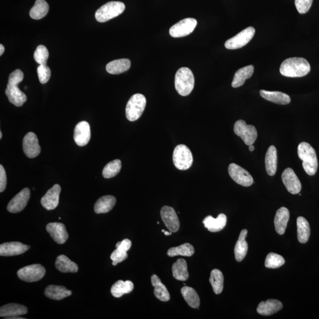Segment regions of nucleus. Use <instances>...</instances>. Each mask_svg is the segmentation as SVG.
<instances>
[{
  "label": "nucleus",
  "mask_w": 319,
  "mask_h": 319,
  "mask_svg": "<svg viewBox=\"0 0 319 319\" xmlns=\"http://www.w3.org/2000/svg\"><path fill=\"white\" fill-rule=\"evenodd\" d=\"M23 78V72L20 69H16L9 76L7 89L5 90V94L9 101L18 107H22L27 101V96L18 87V85L22 82Z\"/></svg>",
  "instance_id": "1"
},
{
  "label": "nucleus",
  "mask_w": 319,
  "mask_h": 319,
  "mask_svg": "<svg viewBox=\"0 0 319 319\" xmlns=\"http://www.w3.org/2000/svg\"><path fill=\"white\" fill-rule=\"evenodd\" d=\"M311 65L302 58H291L282 63L279 72L284 77L299 78L306 76L311 71Z\"/></svg>",
  "instance_id": "2"
},
{
  "label": "nucleus",
  "mask_w": 319,
  "mask_h": 319,
  "mask_svg": "<svg viewBox=\"0 0 319 319\" xmlns=\"http://www.w3.org/2000/svg\"><path fill=\"white\" fill-rule=\"evenodd\" d=\"M298 155L303 161V167L309 176H314L317 172L318 161L317 153L311 144L301 143L297 149Z\"/></svg>",
  "instance_id": "3"
},
{
  "label": "nucleus",
  "mask_w": 319,
  "mask_h": 319,
  "mask_svg": "<svg viewBox=\"0 0 319 319\" xmlns=\"http://www.w3.org/2000/svg\"><path fill=\"white\" fill-rule=\"evenodd\" d=\"M178 94L186 96L191 94L195 86V77L190 69L182 68L177 71L174 80Z\"/></svg>",
  "instance_id": "4"
},
{
  "label": "nucleus",
  "mask_w": 319,
  "mask_h": 319,
  "mask_svg": "<svg viewBox=\"0 0 319 319\" xmlns=\"http://www.w3.org/2000/svg\"><path fill=\"white\" fill-rule=\"evenodd\" d=\"M124 3L120 1H110L101 6L95 13V19L99 23L108 22L121 14L125 10Z\"/></svg>",
  "instance_id": "5"
},
{
  "label": "nucleus",
  "mask_w": 319,
  "mask_h": 319,
  "mask_svg": "<svg viewBox=\"0 0 319 319\" xmlns=\"http://www.w3.org/2000/svg\"><path fill=\"white\" fill-rule=\"evenodd\" d=\"M145 96L141 94L132 95L127 102L125 108L126 117L129 121H135L139 119L146 106Z\"/></svg>",
  "instance_id": "6"
},
{
  "label": "nucleus",
  "mask_w": 319,
  "mask_h": 319,
  "mask_svg": "<svg viewBox=\"0 0 319 319\" xmlns=\"http://www.w3.org/2000/svg\"><path fill=\"white\" fill-rule=\"evenodd\" d=\"M173 161L177 169L180 170L189 169L192 166L194 161L191 150L184 144L177 146L174 150Z\"/></svg>",
  "instance_id": "7"
},
{
  "label": "nucleus",
  "mask_w": 319,
  "mask_h": 319,
  "mask_svg": "<svg viewBox=\"0 0 319 319\" xmlns=\"http://www.w3.org/2000/svg\"><path fill=\"white\" fill-rule=\"evenodd\" d=\"M234 131L248 146L252 145L257 140V129L253 125L246 124L243 120H240L235 123Z\"/></svg>",
  "instance_id": "8"
},
{
  "label": "nucleus",
  "mask_w": 319,
  "mask_h": 319,
  "mask_svg": "<svg viewBox=\"0 0 319 319\" xmlns=\"http://www.w3.org/2000/svg\"><path fill=\"white\" fill-rule=\"evenodd\" d=\"M46 274V270L40 264H33L20 269L17 276L20 279L32 282L40 280Z\"/></svg>",
  "instance_id": "9"
},
{
  "label": "nucleus",
  "mask_w": 319,
  "mask_h": 319,
  "mask_svg": "<svg viewBox=\"0 0 319 319\" xmlns=\"http://www.w3.org/2000/svg\"><path fill=\"white\" fill-rule=\"evenodd\" d=\"M255 33V29L252 27H248L233 38L229 39L225 42V46L227 49L230 50L239 49L245 46L251 40Z\"/></svg>",
  "instance_id": "10"
},
{
  "label": "nucleus",
  "mask_w": 319,
  "mask_h": 319,
  "mask_svg": "<svg viewBox=\"0 0 319 319\" xmlns=\"http://www.w3.org/2000/svg\"><path fill=\"white\" fill-rule=\"evenodd\" d=\"M228 173L237 184L245 187L251 186L254 182L250 173L237 164L231 163L229 165Z\"/></svg>",
  "instance_id": "11"
},
{
  "label": "nucleus",
  "mask_w": 319,
  "mask_h": 319,
  "mask_svg": "<svg viewBox=\"0 0 319 319\" xmlns=\"http://www.w3.org/2000/svg\"><path fill=\"white\" fill-rule=\"evenodd\" d=\"M197 24V20L194 18H186L171 27L170 35L175 38L185 37L194 32Z\"/></svg>",
  "instance_id": "12"
},
{
  "label": "nucleus",
  "mask_w": 319,
  "mask_h": 319,
  "mask_svg": "<svg viewBox=\"0 0 319 319\" xmlns=\"http://www.w3.org/2000/svg\"><path fill=\"white\" fill-rule=\"evenodd\" d=\"M31 198V191L25 188L12 199L9 202L7 209L8 212L13 213H19L25 208Z\"/></svg>",
  "instance_id": "13"
},
{
  "label": "nucleus",
  "mask_w": 319,
  "mask_h": 319,
  "mask_svg": "<svg viewBox=\"0 0 319 319\" xmlns=\"http://www.w3.org/2000/svg\"><path fill=\"white\" fill-rule=\"evenodd\" d=\"M23 149L27 157L35 158L40 154L41 148L37 136L32 132H28L23 141Z\"/></svg>",
  "instance_id": "14"
},
{
  "label": "nucleus",
  "mask_w": 319,
  "mask_h": 319,
  "mask_svg": "<svg viewBox=\"0 0 319 319\" xmlns=\"http://www.w3.org/2000/svg\"><path fill=\"white\" fill-rule=\"evenodd\" d=\"M281 178L285 188L290 194H299L302 190V184L292 168H287L285 169L282 173Z\"/></svg>",
  "instance_id": "15"
},
{
  "label": "nucleus",
  "mask_w": 319,
  "mask_h": 319,
  "mask_svg": "<svg viewBox=\"0 0 319 319\" xmlns=\"http://www.w3.org/2000/svg\"><path fill=\"white\" fill-rule=\"evenodd\" d=\"M162 221L168 230L172 233H176L179 230L180 222L177 213L173 207L164 206L160 211Z\"/></svg>",
  "instance_id": "16"
},
{
  "label": "nucleus",
  "mask_w": 319,
  "mask_h": 319,
  "mask_svg": "<svg viewBox=\"0 0 319 319\" xmlns=\"http://www.w3.org/2000/svg\"><path fill=\"white\" fill-rule=\"evenodd\" d=\"M74 140L79 146H85L91 139V128L89 123L86 121H81L75 128Z\"/></svg>",
  "instance_id": "17"
},
{
  "label": "nucleus",
  "mask_w": 319,
  "mask_h": 319,
  "mask_svg": "<svg viewBox=\"0 0 319 319\" xmlns=\"http://www.w3.org/2000/svg\"><path fill=\"white\" fill-rule=\"evenodd\" d=\"M61 192V188L59 185L56 184L50 188L41 199V204L44 208L48 210L56 208L59 204Z\"/></svg>",
  "instance_id": "18"
},
{
  "label": "nucleus",
  "mask_w": 319,
  "mask_h": 319,
  "mask_svg": "<svg viewBox=\"0 0 319 319\" xmlns=\"http://www.w3.org/2000/svg\"><path fill=\"white\" fill-rule=\"evenodd\" d=\"M46 231L59 244H64L68 239V234L64 224L53 222L46 226Z\"/></svg>",
  "instance_id": "19"
},
{
  "label": "nucleus",
  "mask_w": 319,
  "mask_h": 319,
  "mask_svg": "<svg viewBox=\"0 0 319 319\" xmlns=\"http://www.w3.org/2000/svg\"><path fill=\"white\" fill-rule=\"evenodd\" d=\"M31 246L19 242H11L2 243L0 245V255L12 257L25 253Z\"/></svg>",
  "instance_id": "20"
},
{
  "label": "nucleus",
  "mask_w": 319,
  "mask_h": 319,
  "mask_svg": "<svg viewBox=\"0 0 319 319\" xmlns=\"http://www.w3.org/2000/svg\"><path fill=\"white\" fill-rule=\"evenodd\" d=\"M28 310L25 306L16 303L8 304L0 308V316L5 319L20 317L28 314Z\"/></svg>",
  "instance_id": "21"
},
{
  "label": "nucleus",
  "mask_w": 319,
  "mask_h": 319,
  "mask_svg": "<svg viewBox=\"0 0 319 319\" xmlns=\"http://www.w3.org/2000/svg\"><path fill=\"white\" fill-rule=\"evenodd\" d=\"M282 304L278 300L269 299L259 304L257 311L263 316H271L276 314L282 309Z\"/></svg>",
  "instance_id": "22"
},
{
  "label": "nucleus",
  "mask_w": 319,
  "mask_h": 319,
  "mask_svg": "<svg viewBox=\"0 0 319 319\" xmlns=\"http://www.w3.org/2000/svg\"><path fill=\"white\" fill-rule=\"evenodd\" d=\"M227 216L223 213L219 214L217 218L215 219L212 216H207L203 219V224L204 227L212 233L220 231L224 228L227 224Z\"/></svg>",
  "instance_id": "23"
},
{
  "label": "nucleus",
  "mask_w": 319,
  "mask_h": 319,
  "mask_svg": "<svg viewBox=\"0 0 319 319\" xmlns=\"http://www.w3.org/2000/svg\"><path fill=\"white\" fill-rule=\"evenodd\" d=\"M289 218H290V212L286 207H281L277 211L275 218V225L276 231L279 235H283L285 233Z\"/></svg>",
  "instance_id": "24"
},
{
  "label": "nucleus",
  "mask_w": 319,
  "mask_h": 319,
  "mask_svg": "<svg viewBox=\"0 0 319 319\" xmlns=\"http://www.w3.org/2000/svg\"><path fill=\"white\" fill-rule=\"evenodd\" d=\"M248 231L243 230L240 232L239 240L235 246V257L238 262H241L247 254L248 245L246 241V237L247 236Z\"/></svg>",
  "instance_id": "25"
},
{
  "label": "nucleus",
  "mask_w": 319,
  "mask_h": 319,
  "mask_svg": "<svg viewBox=\"0 0 319 319\" xmlns=\"http://www.w3.org/2000/svg\"><path fill=\"white\" fill-rule=\"evenodd\" d=\"M266 171L269 176H275L278 169V152L275 146H271L268 149L265 159Z\"/></svg>",
  "instance_id": "26"
},
{
  "label": "nucleus",
  "mask_w": 319,
  "mask_h": 319,
  "mask_svg": "<svg viewBox=\"0 0 319 319\" xmlns=\"http://www.w3.org/2000/svg\"><path fill=\"white\" fill-rule=\"evenodd\" d=\"M116 199L113 196H104L96 201L94 211L97 214L110 212L116 204Z\"/></svg>",
  "instance_id": "27"
},
{
  "label": "nucleus",
  "mask_w": 319,
  "mask_h": 319,
  "mask_svg": "<svg viewBox=\"0 0 319 319\" xmlns=\"http://www.w3.org/2000/svg\"><path fill=\"white\" fill-rule=\"evenodd\" d=\"M72 291L64 286L50 285L45 289L44 294L50 299L61 300L70 296Z\"/></svg>",
  "instance_id": "28"
},
{
  "label": "nucleus",
  "mask_w": 319,
  "mask_h": 319,
  "mask_svg": "<svg viewBox=\"0 0 319 319\" xmlns=\"http://www.w3.org/2000/svg\"><path fill=\"white\" fill-rule=\"evenodd\" d=\"M260 93L262 97L277 104L287 105L291 101L290 96L283 92L261 90Z\"/></svg>",
  "instance_id": "29"
},
{
  "label": "nucleus",
  "mask_w": 319,
  "mask_h": 319,
  "mask_svg": "<svg viewBox=\"0 0 319 319\" xmlns=\"http://www.w3.org/2000/svg\"><path fill=\"white\" fill-rule=\"evenodd\" d=\"M254 66L249 65L240 68L234 75L232 86L233 88H239L244 84L245 80L252 77L254 73Z\"/></svg>",
  "instance_id": "30"
},
{
  "label": "nucleus",
  "mask_w": 319,
  "mask_h": 319,
  "mask_svg": "<svg viewBox=\"0 0 319 319\" xmlns=\"http://www.w3.org/2000/svg\"><path fill=\"white\" fill-rule=\"evenodd\" d=\"M131 67V61L128 59L115 60L106 66L108 73L113 75H119L129 70Z\"/></svg>",
  "instance_id": "31"
},
{
  "label": "nucleus",
  "mask_w": 319,
  "mask_h": 319,
  "mask_svg": "<svg viewBox=\"0 0 319 319\" xmlns=\"http://www.w3.org/2000/svg\"><path fill=\"white\" fill-rule=\"evenodd\" d=\"M55 266L62 273H75L79 269L78 265L65 255H61L57 257Z\"/></svg>",
  "instance_id": "32"
},
{
  "label": "nucleus",
  "mask_w": 319,
  "mask_h": 319,
  "mask_svg": "<svg viewBox=\"0 0 319 319\" xmlns=\"http://www.w3.org/2000/svg\"><path fill=\"white\" fill-rule=\"evenodd\" d=\"M152 284L154 287L155 296L162 302H168L170 300V294L167 288L162 283L158 276L153 275L151 278Z\"/></svg>",
  "instance_id": "33"
},
{
  "label": "nucleus",
  "mask_w": 319,
  "mask_h": 319,
  "mask_svg": "<svg viewBox=\"0 0 319 319\" xmlns=\"http://www.w3.org/2000/svg\"><path fill=\"white\" fill-rule=\"evenodd\" d=\"M297 226L299 241L302 243H306L311 236V228L308 221L302 216H299L297 219Z\"/></svg>",
  "instance_id": "34"
},
{
  "label": "nucleus",
  "mask_w": 319,
  "mask_h": 319,
  "mask_svg": "<svg viewBox=\"0 0 319 319\" xmlns=\"http://www.w3.org/2000/svg\"><path fill=\"white\" fill-rule=\"evenodd\" d=\"M173 276L179 281H186L189 278L188 265L184 259L180 258L173 264Z\"/></svg>",
  "instance_id": "35"
},
{
  "label": "nucleus",
  "mask_w": 319,
  "mask_h": 319,
  "mask_svg": "<svg viewBox=\"0 0 319 319\" xmlns=\"http://www.w3.org/2000/svg\"><path fill=\"white\" fill-rule=\"evenodd\" d=\"M134 284L131 281L119 280L111 288V293L114 297L119 298L125 294H128L133 290Z\"/></svg>",
  "instance_id": "36"
},
{
  "label": "nucleus",
  "mask_w": 319,
  "mask_h": 319,
  "mask_svg": "<svg viewBox=\"0 0 319 319\" xmlns=\"http://www.w3.org/2000/svg\"><path fill=\"white\" fill-rule=\"evenodd\" d=\"M49 6L44 0H36L34 6L30 11V16L33 19L40 20L46 16Z\"/></svg>",
  "instance_id": "37"
},
{
  "label": "nucleus",
  "mask_w": 319,
  "mask_h": 319,
  "mask_svg": "<svg viewBox=\"0 0 319 319\" xmlns=\"http://www.w3.org/2000/svg\"><path fill=\"white\" fill-rule=\"evenodd\" d=\"M181 293L189 306L194 309H199L200 306V299L194 288L188 286L183 287Z\"/></svg>",
  "instance_id": "38"
},
{
  "label": "nucleus",
  "mask_w": 319,
  "mask_h": 319,
  "mask_svg": "<svg viewBox=\"0 0 319 319\" xmlns=\"http://www.w3.org/2000/svg\"><path fill=\"white\" fill-rule=\"evenodd\" d=\"M209 281L213 290L216 294H221L223 291L224 278L223 274L218 269L213 270L210 273Z\"/></svg>",
  "instance_id": "39"
},
{
  "label": "nucleus",
  "mask_w": 319,
  "mask_h": 319,
  "mask_svg": "<svg viewBox=\"0 0 319 319\" xmlns=\"http://www.w3.org/2000/svg\"><path fill=\"white\" fill-rule=\"evenodd\" d=\"M195 253V248L190 243H185L183 244L172 247L168 249L167 255L169 257H173L177 255L184 256V257H191Z\"/></svg>",
  "instance_id": "40"
},
{
  "label": "nucleus",
  "mask_w": 319,
  "mask_h": 319,
  "mask_svg": "<svg viewBox=\"0 0 319 319\" xmlns=\"http://www.w3.org/2000/svg\"><path fill=\"white\" fill-rule=\"evenodd\" d=\"M121 161L119 159L108 162L102 171V175L105 179H110L115 177L121 169Z\"/></svg>",
  "instance_id": "41"
},
{
  "label": "nucleus",
  "mask_w": 319,
  "mask_h": 319,
  "mask_svg": "<svg viewBox=\"0 0 319 319\" xmlns=\"http://www.w3.org/2000/svg\"><path fill=\"white\" fill-rule=\"evenodd\" d=\"M285 263V260L281 255L271 252L267 255L265 261V266L269 269H278Z\"/></svg>",
  "instance_id": "42"
},
{
  "label": "nucleus",
  "mask_w": 319,
  "mask_h": 319,
  "mask_svg": "<svg viewBox=\"0 0 319 319\" xmlns=\"http://www.w3.org/2000/svg\"><path fill=\"white\" fill-rule=\"evenodd\" d=\"M49 56V52H48L46 47L43 45H39L34 53L35 61L40 65H46Z\"/></svg>",
  "instance_id": "43"
},
{
  "label": "nucleus",
  "mask_w": 319,
  "mask_h": 319,
  "mask_svg": "<svg viewBox=\"0 0 319 319\" xmlns=\"http://www.w3.org/2000/svg\"><path fill=\"white\" fill-rule=\"evenodd\" d=\"M38 75L39 81L42 84L46 83L51 77V71L46 65H40L38 66Z\"/></svg>",
  "instance_id": "44"
},
{
  "label": "nucleus",
  "mask_w": 319,
  "mask_h": 319,
  "mask_svg": "<svg viewBox=\"0 0 319 319\" xmlns=\"http://www.w3.org/2000/svg\"><path fill=\"white\" fill-rule=\"evenodd\" d=\"M128 257L127 251L122 250L121 249L116 248L111 255V259L113 260V265L114 266H117L120 263H121Z\"/></svg>",
  "instance_id": "45"
},
{
  "label": "nucleus",
  "mask_w": 319,
  "mask_h": 319,
  "mask_svg": "<svg viewBox=\"0 0 319 319\" xmlns=\"http://www.w3.org/2000/svg\"><path fill=\"white\" fill-rule=\"evenodd\" d=\"M313 0H295V5L300 14L308 13L312 5Z\"/></svg>",
  "instance_id": "46"
},
{
  "label": "nucleus",
  "mask_w": 319,
  "mask_h": 319,
  "mask_svg": "<svg viewBox=\"0 0 319 319\" xmlns=\"http://www.w3.org/2000/svg\"><path fill=\"white\" fill-rule=\"evenodd\" d=\"M7 185V176L4 167L0 165V192L4 191Z\"/></svg>",
  "instance_id": "47"
},
{
  "label": "nucleus",
  "mask_w": 319,
  "mask_h": 319,
  "mask_svg": "<svg viewBox=\"0 0 319 319\" xmlns=\"http://www.w3.org/2000/svg\"><path fill=\"white\" fill-rule=\"evenodd\" d=\"M131 241L128 239L122 240V241L119 242L116 244V248H119L125 251H128L131 247Z\"/></svg>",
  "instance_id": "48"
},
{
  "label": "nucleus",
  "mask_w": 319,
  "mask_h": 319,
  "mask_svg": "<svg viewBox=\"0 0 319 319\" xmlns=\"http://www.w3.org/2000/svg\"><path fill=\"white\" fill-rule=\"evenodd\" d=\"M4 47L2 44H0V56H1L4 52Z\"/></svg>",
  "instance_id": "49"
},
{
  "label": "nucleus",
  "mask_w": 319,
  "mask_h": 319,
  "mask_svg": "<svg viewBox=\"0 0 319 319\" xmlns=\"http://www.w3.org/2000/svg\"><path fill=\"white\" fill-rule=\"evenodd\" d=\"M161 231L164 234L165 236H170V235L173 233L172 232H168L164 230H162Z\"/></svg>",
  "instance_id": "50"
},
{
  "label": "nucleus",
  "mask_w": 319,
  "mask_h": 319,
  "mask_svg": "<svg viewBox=\"0 0 319 319\" xmlns=\"http://www.w3.org/2000/svg\"><path fill=\"white\" fill-rule=\"evenodd\" d=\"M255 149V147L253 146V144L252 145L249 146V150L250 152H253Z\"/></svg>",
  "instance_id": "51"
},
{
  "label": "nucleus",
  "mask_w": 319,
  "mask_h": 319,
  "mask_svg": "<svg viewBox=\"0 0 319 319\" xmlns=\"http://www.w3.org/2000/svg\"><path fill=\"white\" fill-rule=\"evenodd\" d=\"M2 132L1 131L0 132V138H1V139L2 138Z\"/></svg>",
  "instance_id": "52"
}]
</instances>
